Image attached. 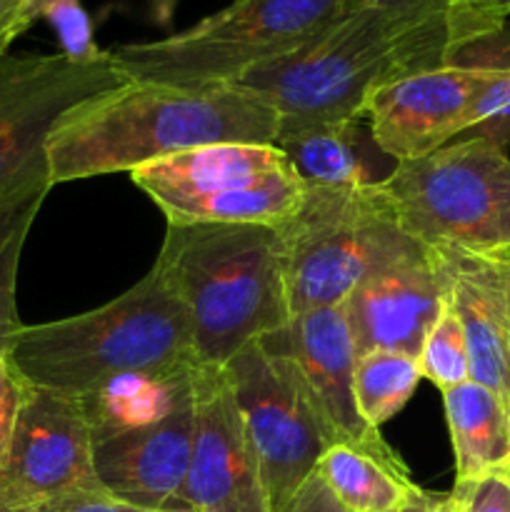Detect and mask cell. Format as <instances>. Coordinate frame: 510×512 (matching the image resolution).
I'll list each match as a JSON object with an SVG mask.
<instances>
[{"mask_svg": "<svg viewBox=\"0 0 510 512\" xmlns=\"http://www.w3.org/2000/svg\"><path fill=\"white\" fill-rule=\"evenodd\" d=\"M168 223H255L283 228L305 185L283 150L220 143L155 160L130 173Z\"/></svg>", "mask_w": 510, "mask_h": 512, "instance_id": "obj_9", "label": "cell"}, {"mask_svg": "<svg viewBox=\"0 0 510 512\" xmlns=\"http://www.w3.org/2000/svg\"><path fill=\"white\" fill-rule=\"evenodd\" d=\"M0 512H35V510H20V508H10V505L0 503Z\"/></svg>", "mask_w": 510, "mask_h": 512, "instance_id": "obj_36", "label": "cell"}, {"mask_svg": "<svg viewBox=\"0 0 510 512\" xmlns=\"http://www.w3.org/2000/svg\"><path fill=\"white\" fill-rule=\"evenodd\" d=\"M198 365L120 383L83 400L100 488L135 510H183L180 490L195 438Z\"/></svg>", "mask_w": 510, "mask_h": 512, "instance_id": "obj_5", "label": "cell"}, {"mask_svg": "<svg viewBox=\"0 0 510 512\" xmlns=\"http://www.w3.org/2000/svg\"><path fill=\"white\" fill-rule=\"evenodd\" d=\"M25 390H28V383L20 378L10 358L0 355V463L10 445V435H13L20 405H23Z\"/></svg>", "mask_w": 510, "mask_h": 512, "instance_id": "obj_28", "label": "cell"}, {"mask_svg": "<svg viewBox=\"0 0 510 512\" xmlns=\"http://www.w3.org/2000/svg\"><path fill=\"white\" fill-rule=\"evenodd\" d=\"M33 23L30 0H0V58Z\"/></svg>", "mask_w": 510, "mask_h": 512, "instance_id": "obj_30", "label": "cell"}, {"mask_svg": "<svg viewBox=\"0 0 510 512\" xmlns=\"http://www.w3.org/2000/svg\"><path fill=\"white\" fill-rule=\"evenodd\" d=\"M285 512H348L318 473L305 480Z\"/></svg>", "mask_w": 510, "mask_h": 512, "instance_id": "obj_29", "label": "cell"}, {"mask_svg": "<svg viewBox=\"0 0 510 512\" xmlns=\"http://www.w3.org/2000/svg\"><path fill=\"white\" fill-rule=\"evenodd\" d=\"M8 358L28 385L78 403L198 365L188 313L155 268L103 308L23 325Z\"/></svg>", "mask_w": 510, "mask_h": 512, "instance_id": "obj_2", "label": "cell"}, {"mask_svg": "<svg viewBox=\"0 0 510 512\" xmlns=\"http://www.w3.org/2000/svg\"><path fill=\"white\" fill-rule=\"evenodd\" d=\"M273 145L283 150L305 188L380 185L398 165L375 145L365 118L278 125Z\"/></svg>", "mask_w": 510, "mask_h": 512, "instance_id": "obj_18", "label": "cell"}, {"mask_svg": "<svg viewBox=\"0 0 510 512\" xmlns=\"http://www.w3.org/2000/svg\"><path fill=\"white\" fill-rule=\"evenodd\" d=\"M180 505L185 512H270L223 368L198 365L195 373V438Z\"/></svg>", "mask_w": 510, "mask_h": 512, "instance_id": "obj_15", "label": "cell"}, {"mask_svg": "<svg viewBox=\"0 0 510 512\" xmlns=\"http://www.w3.org/2000/svg\"><path fill=\"white\" fill-rule=\"evenodd\" d=\"M35 20H48L60 40V53L73 63H98L108 50L95 43L93 23L80 0H30Z\"/></svg>", "mask_w": 510, "mask_h": 512, "instance_id": "obj_26", "label": "cell"}, {"mask_svg": "<svg viewBox=\"0 0 510 512\" xmlns=\"http://www.w3.org/2000/svg\"><path fill=\"white\" fill-rule=\"evenodd\" d=\"M350 8H375L398 20L423 48L430 70L453 65L458 53L510 20L503 0H348Z\"/></svg>", "mask_w": 510, "mask_h": 512, "instance_id": "obj_19", "label": "cell"}, {"mask_svg": "<svg viewBox=\"0 0 510 512\" xmlns=\"http://www.w3.org/2000/svg\"><path fill=\"white\" fill-rule=\"evenodd\" d=\"M35 512H140V510L110 498L108 493H85V495H70V498H60V500H53V503H45Z\"/></svg>", "mask_w": 510, "mask_h": 512, "instance_id": "obj_31", "label": "cell"}, {"mask_svg": "<svg viewBox=\"0 0 510 512\" xmlns=\"http://www.w3.org/2000/svg\"><path fill=\"white\" fill-rule=\"evenodd\" d=\"M443 253L450 265V310L468 345L470 380L510 403V320L498 265L480 253Z\"/></svg>", "mask_w": 510, "mask_h": 512, "instance_id": "obj_17", "label": "cell"}, {"mask_svg": "<svg viewBox=\"0 0 510 512\" xmlns=\"http://www.w3.org/2000/svg\"><path fill=\"white\" fill-rule=\"evenodd\" d=\"M488 255H500V258H510V245H508V248L493 250V253H488Z\"/></svg>", "mask_w": 510, "mask_h": 512, "instance_id": "obj_35", "label": "cell"}, {"mask_svg": "<svg viewBox=\"0 0 510 512\" xmlns=\"http://www.w3.org/2000/svg\"><path fill=\"white\" fill-rule=\"evenodd\" d=\"M410 238L435 250L488 255L510 245V155L468 135L398 163L380 183Z\"/></svg>", "mask_w": 510, "mask_h": 512, "instance_id": "obj_8", "label": "cell"}, {"mask_svg": "<svg viewBox=\"0 0 510 512\" xmlns=\"http://www.w3.org/2000/svg\"><path fill=\"white\" fill-rule=\"evenodd\" d=\"M270 512H285L333 443L298 365L260 343L223 365Z\"/></svg>", "mask_w": 510, "mask_h": 512, "instance_id": "obj_10", "label": "cell"}, {"mask_svg": "<svg viewBox=\"0 0 510 512\" xmlns=\"http://www.w3.org/2000/svg\"><path fill=\"white\" fill-rule=\"evenodd\" d=\"M448 295L450 265L443 250L425 248L375 273L343 303L358 355L395 350L418 358L448 308Z\"/></svg>", "mask_w": 510, "mask_h": 512, "instance_id": "obj_16", "label": "cell"}, {"mask_svg": "<svg viewBox=\"0 0 510 512\" xmlns=\"http://www.w3.org/2000/svg\"><path fill=\"white\" fill-rule=\"evenodd\" d=\"M350 10L348 0H235L190 28L110 50L128 80L210 88L293 53Z\"/></svg>", "mask_w": 510, "mask_h": 512, "instance_id": "obj_7", "label": "cell"}, {"mask_svg": "<svg viewBox=\"0 0 510 512\" xmlns=\"http://www.w3.org/2000/svg\"><path fill=\"white\" fill-rule=\"evenodd\" d=\"M140 512H145V510H140ZM160 512H180V510H160Z\"/></svg>", "mask_w": 510, "mask_h": 512, "instance_id": "obj_38", "label": "cell"}, {"mask_svg": "<svg viewBox=\"0 0 510 512\" xmlns=\"http://www.w3.org/2000/svg\"><path fill=\"white\" fill-rule=\"evenodd\" d=\"M443 500L445 495H430L423 488H418L413 495H408L403 505L388 512H443Z\"/></svg>", "mask_w": 510, "mask_h": 512, "instance_id": "obj_32", "label": "cell"}, {"mask_svg": "<svg viewBox=\"0 0 510 512\" xmlns=\"http://www.w3.org/2000/svg\"><path fill=\"white\" fill-rule=\"evenodd\" d=\"M503 3H505V8H508V13H510V0H503Z\"/></svg>", "mask_w": 510, "mask_h": 512, "instance_id": "obj_37", "label": "cell"}, {"mask_svg": "<svg viewBox=\"0 0 510 512\" xmlns=\"http://www.w3.org/2000/svg\"><path fill=\"white\" fill-rule=\"evenodd\" d=\"M455 65L498 68V78L490 85L483 103V123L468 135H483L503 148L510 145V20L488 38L468 45L453 60Z\"/></svg>", "mask_w": 510, "mask_h": 512, "instance_id": "obj_24", "label": "cell"}, {"mask_svg": "<svg viewBox=\"0 0 510 512\" xmlns=\"http://www.w3.org/2000/svg\"><path fill=\"white\" fill-rule=\"evenodd\" d=\"M423 380L418 358L395 350H373L358 355L353 375V393L358 413L370 428L380 425L405 408L415 388Z\"/></svg>", "mask_w": 510, "mask_h": 512, "instance_id": "obj_23", "label": "cell"}, {"mask_svg": "<svg viewBox=\"0 0 510 512\" xmlns=\"http://www.w3.org/2000/svg\"><path fill=\"white\" fill-rule=\"evenodd\" d=\"M455 455V483L510 468V403L485 385H455L443 393Z\"/></svg>", "mask_w": 510, "mask_h": 512, "instance_id": "obj_20", "label": "cell"}, {"mask_svg": "<svg viewBox=\"0 0 510 512\" xmlns=\"http://www.w3.org/2000/svg\"><path fill=\"white\" fill-rule=\"evenodd\" d=\"M495 260L500 270V278H503V293H505V308H508V320H510V258H500V255H488Z\"/></svg>", "mask_w": 510, "mask_h": 512, "instance_id": "obj_33", "label": "cell"}, {"mask_svg": "<svg viewBox=\"0 0 510 512\" xmlns=\"http://www.w3.org/2000/svg\"><path fill=\"white\" fill-rule=\"evenodd\" d=\"M315 473L348 512L395 510L418 490L408 468H395L345 443L330 445Z\"/></svg>", "mask_w": 510, "mask_h": 512, "instance_id": "obj_22", "label": "cell"}, {"mask_svg": "<svg viewBox=\"0 0 510 512\" xmlns=\"http://www.w3.org/2000/svg\"><path fill=\"white\" fill-rule=\"evenodd\" d=\"M278 115L233 85L175 88L128 80L75 105L50 133L53 185L133 173L185 150L220 143L273 145Z\"/></svg>", "mask_w": 510, "mask_h": 512, "instance_id": "obj_1", "label": "cell"}, {"mask_svg": "<svg viewBox=\"0 0 510 512\" xmlns=\"http://www.w3.org/2000/svg\"><path fill=\"white\" fill-rule=\"evenodd\" d=\"M85 493L105 490L95 475L83 403L28 385L0 463V503L38 510L53 500Z\"/></svg>", "mask_w": 510, "mask_h": 512, "instance_id": "obj_11", "label": "cell"}, {"mask_svg": "<svg viewBox=\"0 0 510 512\" xmlns=\"http://www.w3.org/2000/svg\"><path fill=\"white\" fill-rule=\"evenodd\" d=\"M258 343L298 365L333 443L353 445L383 463L405 468L400 455L380 438V430L370 428L358 413L353 393L358 350L343 305L293 315L283 328Z\"/></svg>", "mask_w": 510, "mask_h": 512, "instance_id": "obj_14", "label": "cell"}, {"mask_svg": "<svg viewBox=\"0 0 510 512\" xmlns=\"http://www.w3.org/2000/svg\"><path fill=\"white\" fill-rule=\"evenodd\" d=\"M443 512H455V505H453V500H450V495H445V500H443Z\"/></svg>", "mask_w": 510, "mask_h": 512, "instance_id": "obj_34", "label": "cell"}, {"mask_svg": "<svg viewBox=\"0 0 510 512\" xmlns=\"http://www.w3.org/2000/svg\"><path fill=\"white\" fill-rule=\"evenodd\" d=\"M153 268L188 313L198 365L223 368L290 320L275 225L168 223Z\"/></svg>", "mask_w": 510, "mask_h": 512, "instance_id": "obj_3", "label": "cell"}, {"mask_svg": "<svg viewBox=\"0 0 510 512\" xmlns=\"http://www.w3.org/2000/svg\"><path fill=\"white\" fill-rule=\"evenodd\" d=\"M495 68L443 65L378 85L363 118L375 145L395 163L425 158L483 123V100Z\"/></svg>", "mask_w": 510, "mask_h": 512, "instance_id": "obj_13", "label": "cell"}, {"mask_svg": "<svg viewBox=\"0 0 510 512\" xmlns=\"http://www.w3.org/2000/svg\"><path fill=\"white\" fill-rule=\"evenodd\" d=\"M280 230L290 318L343 305L375 273L428 248L405 233L380 185L305 188Z\"/></svg>", "mask_w": 510, "mask_h": 512, "instance_id": "obj_6", "label": "cell"}, {"mask_svg": "<svg viewBox=\"0 0 510 512\" xmlns=\"http://www.w3.org/2000/svg\"><path fill=\"white\" fill-rule=\"evenodd\" d=\"M128 83L105 55L98 63H73L63 53L0 58V188L48 160L45 145L55 125L93 95Z\"/></svg>", "mask_w": 510, "mask_h": 512, "instance_id": "obj_12", "label": "cell"}, {"mask_svg": "<svg viewBox=\"0 0 510 512\" xmlns=\"http://www.w3.org/2000/svg\"><path fill=\"white\" fill-rule=\"evenodd\" d=\"M430 70L418 40L388 13L350 8L293 53L268 60L233 85L268 105L278 125L363 118L378 85Z\"/></svg>", "mask_w": 510, "mask_h": 512, "instance_id": "obj_4", "label": "cell"}, {"mask_svg": "<svg viewBox=\"0 0 510 512\" xmlns=\"http://www.w3.org/2000/svg\"><path fill=\"white\" fill-rule=\"evenodd\" d=\"M418 365L423 378L430 380L440 393L470 380L468 345H465L463 328H460L458 318L450 310V300L448 308L443 310L438 323L430 328L428 338H425L423 348H420Z\"/></svg>", "mask_w": 510, "mask_h": 512, "instance_id": "obj_25", "label": "cell"}, {"mask_svg": "<svg viewBox=\"0 0 510 512\" xmlns=\"http://www.w3.org/2000/svg\"><path fill=\"white\" fill-rule=\"evenodd\" d=\"M450 500L455 512H510V468L455 483Z\"/></svg>", "mask_w": 510, "mask_h": 512, "instance_id": "obj_27", "label": "cell"}, {"mask_svg": "<svg viewBox=\"0 0 510 512\" xmlns=\"http://www.w3.org/2000/svg\"><path fill=\"white\" fill-rule=\"evenodd\" d=\"M53 188L48 160L33 165L0 188V355L8 358L15 338L23 330L18 315V268L25 240Z\"/></svg>", "mask_w": 510, "mask_h": 512, "instance_id": "obj_21", "label": "cell"}]
</instances>
